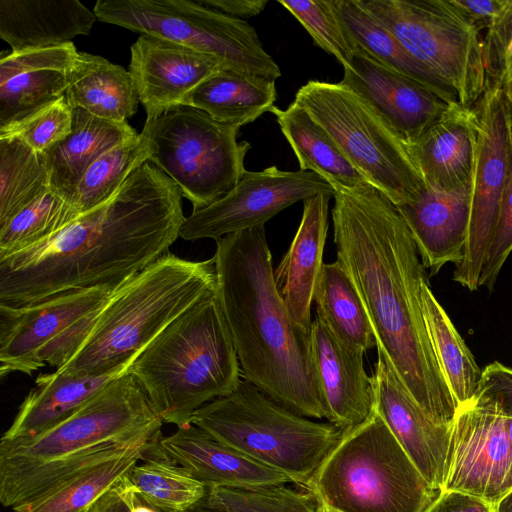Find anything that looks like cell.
I'll return each instance as SVG.
<instances>
[{
	"instance_id": "obj_51",
	"label": "cell",
	"mask_w": 512,
	"mask_h": 512,
	"mask_svg": "<svg viewBox=\"0 0 512 512\" xmlns=\"http://www.w3.org/2000/svg\"><path fill=\"white\" fill-rule=\"evenodd\" d=\"M503 104L510 136L512 137V86L502 91Z\"/></svg>"
},
{
	"instance_id": "obj_8",
	"label": "cell",
	"mask_w": 512,
	"mask_h": 512,
	"mask_svg": "<svg viewBox=\"0 0 512 512\" xmlns=\"http://www.w3.org/2000/svg\"><path fill=\"white\" fill-rule=\"evenodd\" d=\"M239 129L180 105L147 118L141 133L148 161L175 182L195 211L229 193L245 173L251 145L237 141Z\"/></svg>"
},
{
	"instance_id": "obj_9",
	"label": "cell",
	"mask_w": 512,
	"mask_h": 512,
	"mask_svg": "<svg viewBox=\"0 0 512 512\" xmlns=\"http://www.w3.org/2000/svg\"><path fill=\"white\" fill-rule=\"evenodd\" d=\"M294 102L329 134L366 181L395 205L416 200L427 186L406 145L357 93L339 83L310 80Z\"/></svg>"
},
{
	"instance_id": "obj_23",
	"label": "cell",
	"mask_w": 512,
	"mask_h": 512,
	"mask_svg": "<svg viewBox=\"0 0 512 512\" xmlns=\"http://www.w3.org/2000/svg\"><path fill=\"white\" fill-rule=\"evenodd\" d=\"M159 448L207 488H255L293 483L287 475L219 443L192 423L161 437Z\"/></svg>"
},
{
	"instance_id": "obj_14",
	"label": "cell",
	"mask_w": 512,
	"mask_h": 512,
	"mask_svg": "<svg viewBox=\"0 0 512 512\" xmlns=\"http://www.w3.org/2000/svg\"><path fill=\"white\" fill-rule=\"evenodd\" d=\"M334 196V188L310 171H284L276 166L262 171H245L238 184L211 205L186 217L180 237L215 241L228 234L265 226L292 204L317 194Z\"/></svg>"
},
{
	"instance_id": "obj_12",
	"label": "cell",
	"mask_w": 512,
	"mask_h": 512,
	"mask_svg": "<svg viewBox=\"0 0 512 512\" xmlns=\"http://www.w3.org/2000/svg\"><path fill=\"white\" fill-rule=\"evenodd\" d=\"M363 7L472 108L486 89L480 30L449 0H360Z\"/></svg>"
},
{
	"instance_id": "obj_44",
	"label": "cell",
	"mask_w": 512,
	"mask_h": 512,
	"mask_svg": "<svg viewBox=\"0 0 512 512\" xmlns=\"http://www.w3.org/2000/svg\"><path fill=\"white\" fill-rule=\"evenodd\" d=\"M512 252V137L508 167L496 223L486 250L478 286L492 291L507 257Z\"/></svg>"
},
{
	"instance_id": "obj_33",
	"label": "cell",
	"mask_w": 512,
	"mask_h": 512,
	"mask_svg": "<svg viewBox=\"0 0 512 512\" xmlns=\"http://www.w3.org/2000/svg\"><path fill=\"white\" fill-rule=\"evenodd\" d=\"M269 112L275 115L301 171L318 174L333 188H354L367 182L329 134L294 101L285 110L274 105Z\"/></svg>"
},
{
	"instance_id": "obj_53",
	"label": "cell",
	"mask_w": 512,
	"mask_h": 512,
	"mask_svg": "<svg viewBox=\"0 0 512 512\" xmlns=\"http://www.w3.org/2000/svg\"><path fill=\"white\" fill-rule=\"evenodd\" d=\"M185 512H226V511L208 504L204 498L201 502L197 503L196 505H194L190 509L186 510Z\"/></svg>"
},
{
	"instance_id": "obj_7",
	"label": "cell",
	"mask_w": 512,
	"mask_h": 512,
	"mask_svg": "<svg viewBox=\"0 0 512 512\" xmlns=\"http://www.w3.org/2000/svg\"><path fill=\"white\" fill-rule=\"evenodd\" d=\"M191 423L304 488L343 436L336 425L284 408L245 379L231 394L199 408Z\"/></svg>"
},
{
	"instance_id": "obj_35",
	"label": "cell",
	"mask_w": 512,
	"mask_h": 512,
	"mask_svg": "<svg viewBox=\"0 0 512 512\" xmlns=\"http://www.w3.org/2000/svg\"><path fill=\"white\" fill-rule=\"evenodd\" d=\"M421 305L434 354L459 408L476 397L482 370L446 311L435 298L429 280L423 282L421 286Z\"/></svg>"
},
{
	"instance_id": "obj_40",
	"label": "cell",
	"mask_w": 512,
	"mask_h": 512,
	"mask_svg": "<svg viewBox=\"0 0 512 512\" xmlns=\"http://www.w3.org/2000/svg\"><path fill=\"white\" fill-rule=\"evenodd\" d=\"M205 501L226 512H319L308 490L286 484L255 488H208Z\"/></svg>"
},
{
	"instance_id": "obj_6",
	"label": "cell",
	"mask_w": 512,
	"mask_h": 512,
	"mask_svg": "<svg viewBox=\"0 0 512 512\" xmlns=\"http://www.w3.org/2000/svg\"><path fill=\"white\" fill-rule=\"evenodd\" d=\"M305 489L319 512H423L439 493L375 409L343 433Z\"/></svg>"
},
{
	"instance_id": "obj_17",
	"label": "cell",
	"mask_w": 512,
	"mask_h": 512,
	"mask_svg": "<svg viewBox=\"0 0 512 512\" xmlns=\"http://www.w3.org/2000/svg\"><path fill=\"white\" fill-rule=\"evenodd\" d=\"M374 366L375 411L419 472L438 492L443 489L452 424L433 419L409 394L384 352Z\"/></svg>"
},
{
	"instance_id": "obj_38",
	"label": "cell",
	"mask_w": 512,
	"mask_h": 512,
	"mask_svg": "<svg viewBox=\"0 0 512 512\" xmlns=\"http://www.w3.org/2000/svg\"><path fill=\"white\" fill-rule=\"evenodd\" d=\"M148 161L146 139L140 132L100 156L86 170L70 200L80 216L107 202L127 179Z\"/></svg>"
},
{
	"instance_id": "obj_36",
	"label": "cell",
	"mask_w": 512,
	"mask_h": 512,
	"mask_svg": "<svg viewBox=\"0 0 512 512\" xmlns=\"http://www.w3.org/2000/svg\"><path fill=\"white\" fill-rule=\"evenodd\" d=\"M127 476L139 496L162 512H185L207 495L208 488L159 448V441Z\"/></svg>"
},
{
	"instance_id": "obj_52",
	"label": "cell",
	"mask_w": 512,
	"mask_h": 512,
	"mask_svg": "<svg viewBox=\"0 0 512 512\" xmlns=\"http://www.w3.org/2000/svg\"><path fill=\"white\" fill-rule=\"evenodd\" d=\"M494 512H512V491L494 506Z\"/></svg>"
},
{
	"instance_id": "obj_28",
	"label": "cell",
	"mask_w": 512,
	"mask_h": 512,
	"mask_svg": "<svg viewBox=\"0 0 512 512\" xmlns=\"http://www.w3.org/2000/svg\"><path fill=\"white\" fill-rule=\"evenodd\" d=\"M121 373L74 375L56 370L40 374L1 439L32 437L57 425L80 409Z\"/></svg>"
},
{
	"instance_id": "obj_18",
	"label": "cell",
	"mask_w": 512,
	"mask_h": 512,
	"mask_svg": "<svg viewBox=\"0 0 512 512\" xmlns=\"http://www.w3.org/2000/svg\"><path fill=\"white\" fill-rule=\"evenodd\" d=\"M131 73L147 118L184 105L186 97L225 62L173 41L141 34L131 46Z\"/></svg>"
},
{
	"instance_id": "obj_25",
	"label": "cell",
	"mask_w": 512,
	"mask_h": 512,
	"mask_svg": "<svg viewBox=\"0 0 512 512\" xmlns=\"http://www.w3.org/2000/svg\"><path fill=\"white\" fill-rule=\"evenodd\" d=\"M333 196L321 193L303 200L298 230L279 265L274 280L293 322L310 332L311 304L323 262L328 231V208Z\"/></svg>"
},
{
	"instance_id": "obj_39",
	"label": "cell",
	"mask_w": 512,
	"mask_h": 512,
	"mask_svg": "<svg viewBox=\"0 0 512 512\" xmlns=\"http://www.w3.org/2000/svg\"><path fill=\"white\" fill-rule=\"evenodd\" d=\"M78 217L69 202L48 189L0 226V258L34 246Z\"/></svg>"
},
{
	"instance_id": "obj_15",
	"label": "cell",
	"mask_w": 512,
	"mask_h": 512,
	"mask_svg": "<svg viewBox=\"0 0 512 512\" xmlns=\"http://www.w3.org/2000/svg\"><path fill=\"white\" fill-rule=\"evenodd\" d=\"M472 108L478 121V139L470 223L463 259L453 272V280L470 291L479 288V277L506 180L511 140L500 89L486 87Z\"/></svg>"
},
{
	"instance_id": "obj_56",
	"label": "cell",
	"mask_w": 512,
	"mask_h": 512,
	"mask_svg": "<svg viewBox=\"0 0 512 512\" xmlns=\"http://www.w3.org/2000/svg\"><path fill=\"white\" fill-rule=\"evenodd\" d=\"M319 511V510H318Z\"/></svg>"
},
{
	"instance_id": "obj_46",
	"label": "cell",
	"mask_w": 512,
	"mask_h": 512,
	"mask_svg": "<svg viewBox=\"0 0 512 512\" xmlns=\"http://www.w3.org/2000/svg\"><path fill=\"white\" fill-rule=\"evenodd\" d=\"M503 409L509 437L512 442V368L493 362L482 370Z\"/></svg>"
},
{
	"instance_id": "obj_42",
	"label": "cell",
	"mask_w": 512,
	"mask_h": 512,
	"mask_svg": "<svg viewBox=\"0 0 512 512\" xmlns=\"http://www.w3.org/2000/svg\"><path fill=\"white\" fill-rule=\"evenodd\" d=\"M73 109L65 95L9 126L0 128V137H18L44 154L72 131Z\"/></svg>"
},
{
	"instance_id": "obj_45",
	"label": "cell",
	"mask_w": 512,
	"mask_h": 512,
	"mask_svg": "<svg viewBox=\"0 0 512 512\" xmlns=\"http://www.w3.org/2000/svg\"><path fill=\"white\" fill-rule=\"evenodd\" d=\"M101 310L94 311L69 325L45 345L36 355L37 368L48 364L58 370L68 363L86 341Z\"/></svg>"
},
{
	"instance_id": "obj_1",
	"label": "cell",
	"mask_w": 512,
	"mask_h": 512,
	"mask_svg": "<svg viewBox=\"0 0 512 512\" xmlns=\"http://www.w3.org/2000/svg\"><path fill=\"white\" fill-rule=\"evenodd\" d=\"M334 190L336 260L361 298L377 349L413 399L436 421L452 424L458 405L434 354L421 305L428 275L402 215L368 182Z\"/></svg>"
},
{
	"instance_id": "obj_41",
	"label": "cell",
	"mask_w": 512,
	"mask_h": 512,
	"mask_svg": "<svg viewBox=\"0 0 512 512\" xmlns=\"http://www.w3.org/2000/svg\"><path fill=\"white\" fill-rule=\"evenodd\" d=\"M307 30L314 43L335 57L343 69L355 53L352 40L342 25L332 0H279Z\"/></svg>"
},
{
	"instance_id": "obj_13",
	"label": "cell",
	"mask_w": 512,
	"mask_h": 512,
	"mask_svg": "<svg viewBox=\"0 0 512 512\" xmlns=\"http://www.w3.org/2000/svg\"><path fill=\"white\" fill-rule=\"evenodd\" d=\"M442 490L467 493L493 506L512 491V442L506 418L483 376L476 397L458 408L453 421Z\"/></svg>"
},
{
	"instance_id": "obj_4",
	"label": "cell",
	"mask_w": 512,
	"mask_h": 512,
	"mask_svg": "<svg viewBox=\"0 0 512 512\" xmlns=\"http://www.w3.org/2000/svg\"><path fill=\"white\" fill-rule=\"evenodd\" d=\"M163 423L191 424L205 404L241 381L236 349L216 290L171 322L127 368Z\"/></svg>"
},
{
	"instance_id": "obj_3",
	"label": "cell",
	"mask_w": 512,
	"mask_h": 512,
	"mask_svg": "<svg viewBox=\"0 0 512 512\" xmlns=\"http://www.w3.org/2000/svg\"><path fill=\"white\" fill-rule=\"evenodd\" d=\"M213 258L243 378L296 414L326 419L310 332L293 322L278 292L265 226L216 240Z\"/></svg>"
},
{
	"instance_id": "obj_5",
	"label": "cell",
	"mask_w": 512,
	"mask_h": 512,
	"mask_svg": "<svg viewBox=\"0 0 512 512\" xmlns=\"http://www.w3.org/2000/svg\"><path fill=\"white\" fill-rule=\"evenodd\" d=\"M216 290L214 258L192 261L165 253L116 289L78 352L59 371L126 372L171 322Z\"/></svg>"
},
{
	"instance_id": "obj_27",
	"label": "cell",
	"mask_w": 512,
	"mask_h": 512,
	"mask_svg": "<svg viewBox=\"0 0 512 512\" xmlns=\"http://www.w3.org/2000/svg\"><path fill=\"white\" fill-rule=\"evenodd\" d=\"M138 135L127 121L107 120L81 108L73 109L71 133L43 154L50 189L70 203L90 165L108 150Z\"/></svg>"
},
{
	"instance_id": "obj_47",
	"label": "cell",
	"mask_w": 512,
	"mask_h": 512,
	"mask_svg": "<svg viewBox=\"0 0 512 512\" xmlns=\"http://www.w3.org/2000/svg\"><path fill=\"white\" fill-rule=\"evenodd\" d=\"M423 512H494V506L467 493L441 490Z\"/></svg>"
},
{
	"instance_id": "obj_32",
	"label": "cell",
	"mask_w": 512,
	"mask_h": 512,
	"mask_svg": "<svg viewBox=\"0 0 512 512\" xmlns=\"http://www.w3.org/2000/svg\"><path fill=\"white\" fill-rule=\"evenodd\" d=\"M276 95L274 80L225 68L194 89L184 105L198 108L218 122L241 127L269 112Z\"/></svg>"
},
{
	"instance_id": "obj_54",
	"label": "cell",
	"mask_w": 512,
	"mask_h": 512,
	"mask_svg": "<svg viewBox=\"0 0 512 512\" xmlns=\"http://www.w3.org/2000/svg\"><path fill=\"white\" fill-rule=\"evenodd\" d=\"M135 512H162L153 506L146 503L138 494L136 491V498H135V505H134Z\"/></svg>"
},
{
	"instance_id": "obj_48",
	"label": "cell",
	"mask_w": 512,
	"mask_h": 512,
	"mask_svg": "<svg viewBox=\"0 0 512 512\" xmlns=\"http://www.w3.org/2000/svg\"><path fill=\"white\" fill-rule=\"evenodd\" d=\"M477 29H488L500 16L508 0H449Z\"/></svg>"
},
{
	"instance_id": "obj_21",
	"label": "cell",
	"mask_w": 512,
	"mask_h": 512,
	"mask_svg": "<svg viewBox=\"0 0 512 512\" xmlns=\"http://www.w3.org/2000/svg\"><path fill=\"white\" fill-rule=\"evenodd\" d=\"M78 51L73 42L1 55L0 128L65 95Z\"/></svg>"
},
{
	"instance_id": "obj_49",
	"label": "cell",
	"mask_w": 512,
	"mask_h": 512,
	"mask_svg": "<svg viewBox=\"0 0 512 512\" xmlns=\"http://www.w3.org/2000/svg\"><path fill=\"white\" fill-rule=\"evenodd\" d=\"M136 489L127 474L121 477L94 504L97 512H135Z\"/></svg>"
},
{
	"instance_id": "obj_50",
	"label": "cell",
	"mask_w": 512,
	"mask_h": 512,
	"mask_svg": "<svg viewBox=\"0 0 512 512\" xmlns=\"http://www.w3.org/2000/svg\"><path fill=\"white\" fill-rule=\"evenodd\" d=\"M200 4L226 15L242 19L258 15L268 4L266 0H197Z\"/></svg>"
},
{
	"instance_id": "obj_16",
	"label": "cell",
	"mask_w": 512,
	"mask_h": 512,
	"mask_svg": "<svg viewBox=\"0 0 512 512\" xmlns=\"http://www.w3.org/2000/svg\"><path fill=\"white\" fill-rule=\"evenodd\" d=\"M117 288L72 291L18 308L0 305L1 377L38 370L37 353L69 325L102 309Z\"/></svg>"
},
{
	"instance_id": "obj_43",
	"label": "cell",
	"mask_w": 512,
	"mask_h": 512,
	"mask_svg": "<svg viewBox=\"0 0 512 512\" xmlns=\"http://www.w3.org/2000/svg\"><path fill=\"white\" fill-rule=\"evenodd\" d=\"M482 39L486 87L501 91L512 86V0Z\"/></svg>"
},
{
	"instance_id": "obj_30",
	"label": "cell",
	"mask_w": 512,
	"mask_h": 512,
	"mask_svg": "<svg viewBox=\"0 0 512 512\" xmlns=\"http://www.w3.org/2000/svg\"><path fill=\"white\" fill-rule=\"evenodd\" d=\"M332 4L355 51L421 84L446 102L459 104L453 91L417 61L360 0H332Z\"/></svg>"
},
{
	"instance_id": "obj_26",
	"label": "cell",
	"mask_w": 512,
	"mask_h": 512,
	"mask_svg": "<svg viewBox=\"0 0 512 512\" xmlns=\"http://www.w3.org/2000/svg\"><path fill=\"white\" fill-rule=\"evenodd\" d=\"M96 19L78 0H0V37L13 52L70 43Z\"/></svg>"
},
{
	"instance_id": "obj_20",
	"label": "cell",
	"mask_w": 512,
	"mask_h": 512,
	"mask_svg": "<svg viewBox=\"0 0 512 512\" xmlns=\"http://www.w3.org/2000/svg\"><path fill=\"white\" fill-rule=\"evenodd\" d=\"M310 338L326 419L343 433L349 432L374 412V380L364 369L365 353L340 343L317 316Z\"/></svg>"
},
{
	"instance_id": "obj_2",
	"label": "cell",
	"mask_w": 512,
	"mask_h": 512,
	"mask_svg": "<svg viewBox=\"0 0 512 512\" xmlns=\"http://www.w3.org/2000/svg\"><path fill=\"white\" fill-rule=\"evenodd\" d=\"M181 198L175 182L145 162L107 202L0 258V305L18 308L72 291L121 286L180 236L186 219Z\"/></svg>"
},
{
	"instance_id": "obj_11",
	"label": "cell",
	"mask_w": 512,
	"mask_h": 512,
	"mask_svg": "<svg viewBox=\"0 0 512 512\" xmlns=\"http://www.w3.org/2000/svg\"><path fill=\"white\" fill-rule=\"evenodd\" d=\"M101 22L161 37L222 59L228 69L276 80L281 71L245 20L191 0H98Z\"/></svg>"
},
{
	"instance_id": "obj_34",
	"label": "cell",
	"mask_w": 512,
	"mask_h": 512,
	"mask_svg": "<svg viewBox=\"0 0 512 512\" xmlns=\"http://www.w3.org/2000/svg\"><path fill=\"white\" fill-rule=\"evenodd\" d=\"M314 301L317 317L340 343L364 353L377 347L374 330L361 298L337 260L324 263Z\"/></svg>"
},
{
	"instance_id": "obj_31",
	"label": "cell",
	"mask_w": 512,
	"mask_h": 512,
	"mask_svg": "<svg viewBox=\"0 0 512 512\" xmlns=\"http://www.w3.org/2000/svg\"><path fill=\"white\" fill-rule=\"evenodd\" d=\"M128 447L85 467L12 508L15 512H85L156 444Z\"/></svg>"
},
{
	"instance_id": "obj_37",
	"label": "cell",
	"mask_w": 512,
	"mask_h": 512,
	"mask_svg": "<svg viewBox=\"0 0 512 512\" xmlns=\"http://www.w3.org/2000/svg\"><path fill=\"white\" fill-rule=\"evenodd\" d=\"M48 189L44 155L18 137H0V226Z\"/></svg>"
},
{
	"instance_id": "obj_29",
	"label": "cell",
	"mask_w": 512,
	"mask_h": 512,
	"mask_svg": "<svg viewBox=\"0 0 512 512\" xmlns=\"http://www.w3.org/2000/svg\"><path fill=\"white\" fill-rule=\"evenodd\" d=\"M72 109L81 108L99 118L126 121L140 102L131 73L120 65L79 52L65 92Z\"/></svg>"
},
{
	"instance_id": "obj_24",
	"label": "cell",
	"mask_w": 512,
	"mask_h": 512,
	"mask_svg": "<svg viewBox=\"0 0 512 512\" xmlns=\"http://www.w3.org/2000/svg\"><path fill=\"white\" fill-rule=\"evenodd\" d=\"M430 275L463 259L471 211V189L442 192L431 188L416 200L396 205Z\"/></svg>"
},
{
	"instance_id": "obj_10",
	"label": "cell",
	"mask_w": 512,
	"mask_h": 512,
	"mask_svg": "<svg viewBox=\"0 0 512 512\" xmlns=\"http://www.w3.org/2000/svg\"><path fill=\"white\" fill-rule=\"evenodd\" d=\"M163 421L127 372L107 383L67 419L32 437L0 441V472L58 460L117 444L158 442Z\"/></svg>"
},
{
	"instance_id": "obj_22",
	"label": "cell",
	"mask_w": 512,
	"mask_h": 512,
	"mask_svg": "<svg viewBox=\"0 0 512 512\" xmlns=\"http://www.w3.org/2000/svg\"><path fill=\"white\" fill-rule=\"evenodd\" d=\"M477 139L474 109L454 104L406 148L428 188L460 192L472 187Z\"/></svg>"
},
{
	"instance_id": "obj_55",
	"label": "cell",
	"mask_w": 512,
	"mask_h": 512,
	"mask_svg": "<svg viewBox=\"0 0 512 512\" xmlns=\"http://www.w3.org/2000/svg\"><path fill=\"white\" fill-rule=\"evenodd\" d=\"M85 512H97V511L92 506L90 509L86 510Z\"/></svg>"
},
{
	"instance_id": "obj_19",
	"label": "cell",
	"mask_w": 512,
	"mask_h": 512,
	"mask_svg": "<svg viewBox=\"0 0 512 512\" xmlns=\"http://www.w3.org/2000/svg\"><path fill=\"white\" fill-rule=\"evenodd\" d=\"M340 83L365 100L405 145L417 141L454 105L360 51Z\"/></svg>"
}]
</instances>
